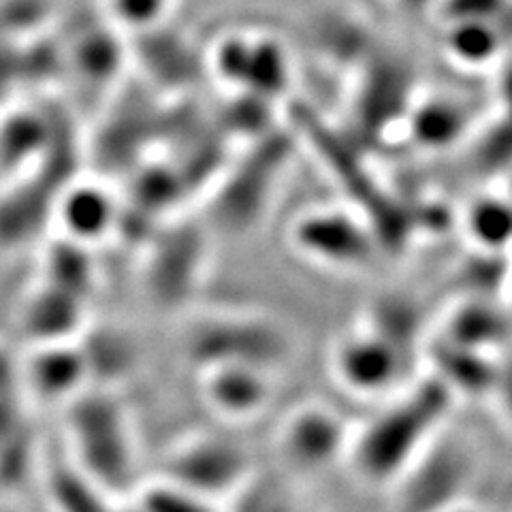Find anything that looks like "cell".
Wrapping results in <instances>:
<instances>
[{"label":"cell","mask_w":512,"mask_h":512,"mask_svg":"<svg viewBox=\"0 0 512 512\" xmlns=\"http://www.w3.org/2000/svg\"><path fill=\"white\" fill-rule=\"evenodd\" d=\"M350 434L346 459L370 485H393L444 431L453 393L436 376L406 387Z\"/></svg>","instance_id":"cell-1"},{"label":"cell","mask_w":512,"mask_h":512,"mask_svg":"<svg viewBox=\"0 0 512 512\" xmlns=\"http://www.w3.org/2000/svg\"><path fill=\"white\" fill-rule=\"evenodd\" d=\"M71 466L103 489L135 491L137 438L122 399L109 387L86 389L67 404Z\"/></svg>","instance_id":"cell-2"},{"label":"cell","mask_w":512,"mask_h":512,"mask_svg":"<svg viewBox=\"0 0 512 512\" xmlns=\"http://www.w3.org/2000/svg\"><path fill=\"white\" fill-rule=\"evenodd\" d=\"M188 355L199 367L252 363L278 370L291 355L288 335L261 316L218 314L203 318L188 335Z\"/></svg>","instance_id":"cell-3"},{"label":"cell","mask_w":512,"mask_h":512,"mask_svg":"<svg viewBox=\"0 0 512 512\" xmlns=\"http://www.w3.org/2000/svg\"><path fill=\"white\" fill-rule=\"evenodd\" d=\"M408 357L384 335L361 325L333 344L331 372L352 395H389L408 372Z\"/></svg>","instance_id":"cell-4"},{"label":"cell","mask_w":512,"mask_h":512,"mask_svg":"<svg viewBox=\"0 0 512 512\" xmlns=\"http://www.w3.org/2000/svg\"><path fill=\"white\" fill-rule=\"evenodd\" d=\"M472 474V457L466 446L444 431L436 436L421 457L399 476L402 512H446Z\"/></svg>","instance_id":"cell-5"},{"label":"cell","mask_w":512,"mask_h":512,"mask_svg":"<svg viewBox=\"0 0 512 512\" xmlns=\"http://www.w3.org/2000/svg\"><path fill=\"white\" fill-rule=\"evenodd\" d=\"M250 476V457L237 442L222 436L188 438L173 448L165 478L220 504Z\"/></svg>","instance_id":"cell-6"},{"label":"cell","mask_w":512,"mask_h":512,"mask_svg":"<svg viewBox=\"0 0 512 512\" xmlns=\"http://www.w3.org/2000/svg\"><path fill=\"white\" fill-rule=\"evenodd\" d=\"M352 431L342 416L323 404H303L284 416L278 453L288 468L316 474L346 459Z\"/></svg>","instance_id":"cell-7"},{"label":"cell","mask_w":512,"mask_h":512,"mask_svg":"<svg viewBox=\"0 0 512 512\" xmlns=\"http://www.w3.org/2000/svg\"><path fill=\"white\" fill-rule=\"evenodd\" d=\"M199 393L212 412L227 421H248L274 397L276 370L252 363H214L199 367Z\"/></svg>","instance_id":"cell-8"},{"label":"cell","mask_w":512,"mask_h":512,"mask_svg":"<svg viewBox=\"0 0 512 512\" xmlns=\"http://www.w3.org/2000/svg\"><path fill=\"white\" fill-rule=\"evenodd\" d=\"M291 239L306 259L335 269H359L372 261V242L357 222L335 214H310L297 220Z\"/></svg>","instance_id":"cell-9"},{"label":"cell","mask_w":512,"mask_h":512,"mask_svg":"<svg viewBox=\"0 0 512 512\" xmlns=\"http://www.w3.org/2000/svg\"><path fill=\"white\" fill-rule=\"evenodd\" d=\"M24 384L45 404H69L88 389L90 370L77 340L35 344L22 367Z\"/></svg>","instance_id":"cell-10"},{"label":"cell","mask_w":512,"mask_h":512,"mask_svg":"<svg viewBox=\"0 0 512 512\" xmlns=\"http://www.w3.org/2000/svg\"><path fill=\"white\" fill-rule=\"evenodd\" d=\"M201 252V239L192 231H175L160 239L146 274L148 293L158 306H182L192 295L203 263Z\"/></svg>","instance_id":"cell-11"},{"label":"cell","mask_w":512,"mask_h":512,"mask_svg":"<svg viewBox=\"0 0 512 512\" xmlns=\"http://www.w3.org/2000/svg\"><path fill=\"white\" fill-rule=\"evenodd\" d=\"M52 218L64 237L90 248L118 227L120 207L103 186L69 184L58 192Z\"/></svg>","instance_id":"cell-12"},{"label":"cell","mask_w":512,"mask_h":512,"mask_svg":"<svg viewBox=\"0 0 512 512\" xmlns=\"http://www.w3.org/2000/svg\"><path fill=\"white\" fill-rule=\"evenodd\" d=\"M88 323V301L41 280L26 299L22 327L32 344L82 338Z\"/></svg>","instance_id":"cell-13"},{"label":"cell","mask_w":512,"mask_h":512,"mask_svg":"<svg viewBox=\"0 0 512 512\" xmlns=\"http://www.w3.org/2000/svg\"><path fill=\"white\" fill-rule=\"evenodd\" d=\"M50 495L58 512H139L135 502H120L122 495L96 485L71 463L52 474Z\"/></svg>","instance_id":"cell-14"},{"label":"cell","mask_w":512,"mask_h":512,"mask_svg":"<svg viewBox=\"0 0 512 512\" xmlns=\"http://www.w3.org/2000/svg\"><path fill=\"white\" fill-rule=\"evenodd\" d=\"M43 282L88 301L96 284V269L88 246L71 242L67 237L50 246L43 259Z\"/></svg>","instance_id":"cell-15"},{"label":"cell","mask_w":512,"mask_h":512,"mask_svg":"<svg viewBox=\"0 0 512 512\" xmlns=\"http://www.w3.org/2000/svg\"><path fill=\"white\" fill-rule=\"evenodd\" d=\"M135 506L139 512H220V504L190 491L169 478L135 489Z\"/></svg>","instance_id":"cell-16"},{"label":"cell","mask_w":512,"mask_h":512,"mask_svg":"<svg viewBox=\"0 0 512 512\" xmlns=\"http://www.w3.org/2000/svg\"><path fill=\"white\" fill-rule=\"evenodd\" d=\"M502 335L504 323L498 312L483 306H466L457 310L453 318L448 320L444 340L487 352L493 342L502 340Z\"/></svg>","instance_id":"cell-17"},{"label":"cell","mask_w":512,"mask_h":512,"mask_svg":"<svg viewBox=\"0 0 512 512\" xmlns=\"http://www.w3.org/2000/svg\"><path fill=\"white\" fill-rule=\"evenodd\" d=\"M169 0H111L114 18L135 30H150L165 18Z\"/></svg>","instance_id":"cell-18"},{"label":"cell","mask_w":512,"mask_h":512,"mask_svg":"<svg viewBox=\"0 0 512 512\" xmlns=\"http://www.w3.org/2000/svg\"><path fill=\"white\" fill-rule=\"evenodd\" d=\"M250 62V43L242 39H224L220 41L214 54L216 71L233 84H246Z\"/></svg>","instance_id":"cell-19"},{"label":"cell","mask_w":512,"mask_h":512,"mask_svg":"<svg viewBox=\"0 0 512 512\" xmlns=\"http://www.w3.org/2000/svg\"><path fill=\"white\" fill-rule=\"evenodd\" d=\"M493 395H498L502 399V406L506 408L504 412L510 416V421H512V361L510 363H498V374H495Z\"/></svg>","instance_id":"cell-20"},{"label":"cell","mask_w":512,"mask_h":512,"mask_svg":"<svg viewBox=\"0 0 512 512\" xmlns=\"http://www.w3.org/2000/svg\"><path fill=\"white\" fill-rule=\"evenodd\" d=\"M18 367H13V363L9 361L7 352L0 348V399H5V395H9V387L15 382V376H18Z\"/></svg>","instance_id":"cell-21"},{"label":"cell","mask_w":512,"mask_h":512,"mask_svg":"<svg viewBox=\"0 0 512 512\" xmlns=\"http://www.w3.org/2000/svg\"><path fill=\"white\" fill-rule=\"evenodd\" d=\"M446 512H472V510H470V508H466V506H455V508L446 510Z\"/></svg>","instance_id":"cell-22"},{"label":"cell","mask_w":512,"mask_h":512,"mask_svg":"<svg viewBox=\"0 0 512 512\" xmlns=\"http://www.w3.org/2000/svg\"><path fill=\"white\" fill-rule=\"evenodd\" d=\"M0 512H13V510H0Z\"/></svg>","instance_id":"cell-23"}]
</instances>
